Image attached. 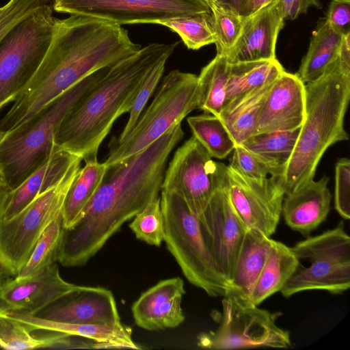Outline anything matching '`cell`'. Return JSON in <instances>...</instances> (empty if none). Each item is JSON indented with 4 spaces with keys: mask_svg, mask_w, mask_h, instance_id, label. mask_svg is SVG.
Segmentation results:
<instances>
[{
    "mask_svg": "<svg viewBox=\"0 0 350 350\" xmlns=\"http://www.w3.org/2000/svg\"><path fill=\"white\" fill-rule=\"evenodd\" d=\"M183 136L178 124L141 152L107 167L81 219L64 228L62 265H85L123 224L159 196L169 156Z\"/></svg>",
    "mask_w": 350,
    "mask_h": 350,
    "instance_id": "1",
    "label": "cell"
},
{
    "mask_svg": "<svg viewBox=\"0 0 350 350\" xmlns=\"http://www.w3.org/2000/svg\"><path fill=\"white\" fill-rule=\"evenodd\" d=\"M141 48L120 25L83 15L55 18L52 39L40 65L0 119V137L87 76Z\"/></svg>",
    "mask_w": 350,
    "mask_h": 350,
    "instance_id": "2",
    "label": "cell"
},
{
    "mask_svg": "<svg viewBox=\"0 0 350 350\" xmlns=\"http://www.w3.org/2000/svg\"><path fill=\"white\" fill-rule=\"evenodd\" d=\"M177 42L151 43L106 66L92 88L64 117L54 135L55 146L85 161H95L114 122L131 108L152 68L169 58Z\"/></svg>",
    "mask_w": 350,
    "mask_h": 350,
    "instance_id": "3",
    "label": "cell"
},
{
    "mask_svg": "<svg viewBox=\"0 0 350 350\" xmlns=\"http://www.w3.org/2000/svg\"><path fill=\"white\" fill-rule=\"evenodd\" d=\"M305 118L294 150L278 175L271 177L284 194L314 179L325 151L349 139L344 120L350 99V68L337 57L322 76L305 83Z\"/></svg>",
    "mask_w": 350,
    "mask_h": 350,
    "instance_id": "4",
    "label": "cell"
},
{
    "mask_svg": "<svg viewBox=\"0 0 350 350\" xmlns=\"http://www.w3.org/2000/svg\"><path fill=\"white\" fill-rule=\"evenodd\" d=\"M104 68L87 76L30 118L0 137V175L11 191L49 159L57 148L54 135L60 122L92 88Z\"/></svg>",
    "mask_w": 350,
    "mask_h": 350,
    "instance_id": "5",
    "label": "cell"
},
{
    "mask_svg": "<svg viewBox=\"0 0 350 350\" xmlns=\"http://www.w3.org/2000/svg\"><path fill=\"white\" fill-rule=\"evenodd\" d=\"M164 241L187 280L213 297H224L232 286L213 260L198 219L176 193L161 190Z\"/></svg>",
    "mask_w": 350,
    "mask_h": 350,
    "instance_id": "6",
    "label": "cell"
},
{
    "mask_svg": "<svg viewBox=\"0 0 350 350\" xmlns=\"http://www.w3.org/2000/svg\"><path fill=\"white\" fill-rule=\"evenodd\" d=\"M198 103V76L177 70L170 72L128 135L120 142L111 139L104 163L109 167L141 152L180 124Z\"/></svg>",
    "mask_w": 350,
    "mask_h": 350,
    "instance_id": "7",
    "label": "cell"
},
{
    "mask_svg": "<svg viewBox=\"0 0 350 350\" xmlns=\"http://www.w3.org/2000/svg\"><path fill=\"white\" fill-rule=\"evenodd\" d=\"M291 249L300 263L282 289L289 297L312 290L342 294L350 287V237L340 221L330 230L314 237H308Z\"/></svg>",
    "mask_w": 350,
    "mask_h": 350,
    "instance_id": "8",
    "label": "cell"
},
{
    "mask_svg": "<svg viewBox=\"0 0 350 350\" xmlns=\"http://www.w3.org/2000/svg\"><path fill=\"white\" fill-rule=\"evenodd\" d=\"M55 18L52 3L18 23L0 41V111L29 83L50 45Z\"/></svg>",
    "mask_w": 350,
    "mask_h": 350,
    "instance_id": "9",
    "label": "cell"
},
{
    "mask_svg": "<svg viewBox=\"0 0 350 350\" xmlns=\"http://www.w3.org/2000/svg\"><path fill=\"white\" fill-rule=\"evenodd\" d=\"M221 300L219 325L215 331L201 333L198 347L208 349L258 347L288 348L290 333L275 323L278 314L260 308L232 293Z\"/></svg>",
    "mask_w": 350,
    "mask_h": 350,
    "instance_id": "10",
    "label": "cell"
},
{
    "mask_svg": "<svg viewBox=\"0 0 350 350\" xmlns=\"http://www.w3.org/2000/svg\"><path fill=\"white\" fill-rule=\"evenodd\" d=\"M81 163L57 185L39 194L14 216L0 224V262L15 277L27 262L40 237L62 213L66 193Z\"/></svg>",
    "mask_w": 350,
    "mask_h": 350,
    "instance_id": "11",
    "label": "cell"
},
{
    "mask_svg": "<svg viewBox=\"0 0 350 350\" xmlns=\"http://www.w3.org/2000/svg\"><path fill=\"white\" fill-rule=\"evenodd\" d=\"M53 10L120 25L157 23L211 12L206 0H52Z\"/></svg>",
    "mask_w": 350,
    "mask_h": 350,
    "instance_id": "12",
    "label": "cell"
},
{
    "mask_svg": "<svg viewBox=\"0 0 350 350\" xmlns=\"http://www.w3.org/2000/svg\"><path fill=\"white\" fill-rule=\"evenodd\" d=\"M191 136L174 152L165 169L161 190L178 194L199 215L224 180L226 165L216 162Z\"/></svg>",
    "mask_w": 350,
    "mask_h": 350,
    "instance_id": "13",
    "label": "cell"
},
{
    "mask_svg": "<svg viewBox=\"0 0 350 350\" xmlns=\"http://www.w3.org/2000/svg\"><path fill=\"white\" fill-rule=\"evenodd\" d=\"M197 217L213 260L231 284L238 256L249 228L231 201L226 176Z\"/></svg>",
    "mask_w": 350,
    "mask_h": 350,
    "instance_id": "14",
    "label": "cell"
},
{
    "mask_svg": "<svg viewBox=\"0 0 350 350\" xmlns=\"http://www.w3.org/2000/svg\"><path fill=\"white\" fill-rule=\"evenodd\" d=\"M225 173L231 201L243 221L270 237L279 223L284 195L275 180L250 178L230 164Z\"/></svg>",
    "mask_w": 350,
    "mask_h": 350,
    "instance_id": "15",
    "label": "cell"
},
{
    "mask_svg": "<svg viewBox=\"0 0 350 350\" xmlns=\"http://www.w3.org/2000/svg\"><path fill=\"white\" fill-rule=\"evenodd\" d=\"M33 316L63 323H120L114 296L103 287L79 286L57 298Z\"/></svg>",
    "mask_w": 350,
    "mask_h": 350,
    "instance_id": "16",
    "label": "cell"
},
{
    "mask_svg": "<svg viewBox=\"0 0 350 350\" xmlns=\"http://www.w3.org/2000/svg\"><path fill=\"white\" fill-rule=\"evenodd\" d=\"M77 286L60 276L56 262L31 276L10 278L0 287V312L33 315Z\"/></svg>",
    "mask_w": 350,
    "mask_h": 350,
    "instance_id": "17",
    "label": "cell"
},
{
    "mask_svg": "<svg viewBox=\"0 0 350 350\" xmlns=\"http://www.w3.org/2000/svg\"><path fill=\"white\" fill-rule=\"evenodd\" d=\"M305 114V83L296 74L284 70L275 80L263 103L255 134L299 129Z\"/></svg>",
    "mask_w": 350,
    "mask_h": 350,
    "instance_id": "18",
    "label": "cell"
},
{
    "mask_svg": "<svg viewBox=\"0 0 350 350\" xmlns=\"http://www.w3.org/2000/svg\"><path fill=\"white\" fill-rule=\"evenodd\" d=\"M185 294L180 277L161 280L139 297L131 312L136 325L149 331L175 328L185 321L181 307Z\"/></svg>",
    "mask_w": 350,
    "mask_h": 350,
    "instance_id": "19",
    "label": "cell"
},
{
    "mask_svg": "<svg viewBox=\"0 0 350 350\" xmlns=\"http://www.w3.org/2000/svg\"><path fill=\"white\" fill-rule=\"evenodd\" d=\"M284 21L277 0L252 16L243 18L241 33L226 55L230 64L275 58V45Z\"/></svg>",
    "mask_w": 350,
    "mask_h": 350,
    "instance_id": "20",
    "label": "cell"
},
{
    "mask_svg": "<svg viewBox=\"0 0 350 350\" xmlns=\"http://www.w3.org/2000/svg\"><path fill=\"white\" fill-rule=\"evenodd\" d=\"M329 180L326 176L319 180L312 179L284 195L282 215L288 227L308 237L326 219L332 200Z\"/></svg>",
    "mask_w": 350,
    "mask_h": 350,
    "instance_id": "21",
    "label": "cell"
},
{
    "mask_svg": "<svg viewBox=\"0 0 350 350\" xmlns=\"http://www.w3.org/2000/svg\"><path fill=\"white\" fill-rule=\"evenodd\" d=\"M6 313L25 323L31 332H59L82 337L96 342L95 349H141L133 340L130 327L122 323L112 325L70 324L54 322L27 314Z\"/></svg>",
    "mask_w": 350,
    "mask_h": 350,
    "instance_id": "22",
    "label": "cell"
},
{
    "mask_svg": "<svg viewBox=\"0 0 350 350\" xmlns=\"http://www.w3.org/2000/svg\"><path fill=\"white\" fill-rule=\"evenodd\" d=\"M81 160L57 148L40 168L10 191L3 220L14 216L39 194L59 183Z\"/></svg>",
    "mask_w": 350,
    "mask_h": 350,
    "instance_id": "23",
    "label": "cell"
},
{
    "mask_svg": "<svg viewBox=\"0 0 350 350\" xmlns=\"http://www.w3.org/2000/svg\"><path fill=\"white\" fill-rule=\"evenodd\" d=\"M272 241L258 230L248 229L231 280L232 290L228 293L250 301V295L268 258Z\"/></svg>",
    "mask_w": 350,
    "mask_h": 350,
    "instance_id": "24",
    "label": "cell"
},
{
    "mask_svg": "<svg viewBox=\"0 0 350 350\" xmlns=\"http://www.w3.org/2000/svg\"><path fill=\"white\" fill-rule=\"evenodd\" d=\"M275 80L239 96L222 109L218 118L235 146L255 134L260 112Z\"/></svg>",
    "mask_w": 350,
    "mask_h": 350,
    "instance_id": "25",
    "label": "cell"
},
{
    "mask_svg": "<svg viewBox=\"0 0 350 350\" xmlns=\"http://www.w3.org/2000/svg\"><path fill=\"white\" fill-rule=\"evenodd\" d=\"M21 321L6 312H0V348L10 350L40 348H85L92 349L91 340H76L79 336L63 332H52L42 337H35Z\"/></svg>",
    "mask_w": 350,
    "mask_h": 350,
    "instance_id": "26",
    "label": "cell"
},
{
    "mask_svg": "<svg viewBox=\"0 0 350 350\" xmlns=\"http://www.w3.org/2000/svg\"><path fill=\"white\" fill-rule=\"evenodd\" d=\"M343 35V32L333 27L325 18L319 21L296 73L304 83L319 79L337 59Z\"/></svg>",
    "mask_w": 350,
    "mask_h": 350,
    "instance_id": "27",
    "label": "cell"
},
{
    "mask_svg": "<svg viewBox=\"0 0 350 350\" xmlns=\"http://www.w3.org/2000/svg\"><path fill=\"white\" fill-rule=\"evenodd\" d=\"M298 264V259L291 247L273 239L268 258L250 295V301L258 306L273 294L281 291Z\"/></svg>",
    "mask_w": 350,
    "mask_h": 350,
    "instance_id": "28",
    "label": "cell"
},
{
    "mask_svg": "<svg viewBox=\"0 0 350 350\" xmlns=\"http://www.w3.org/2000/svg\"><path fill=\"white\" fill-rule=\"evenodd\" d=\"M106 170L104 162L98 160L85 161V165L80 167L64 200L62 213L64 228H71L81 219Z\"/></svg>",
    "mask_w": 350,
    "mask_h": 350,
    "instance_id": "29",
    "label": "cell"
},
{
    "mask_svg": "<svg viewBox=\"0 0 350 350\" xmlns=\"http://www.w3.org/2000/svg\"><path fill=\"white\" fill-rule=\"evenodd\" d=\"M230 66L226 56L217 54L202 68L198 76V109L219 117L225 104Z\"/></svg>",
    "mask_w": 350,
    "mask_h": 350,
    "instance_id": "30",
    "label": "cell"
},
{
    "mask_svg": "<svg viewBox=\"0 0 350 350\" xmlns=\"http://www.w3.org/2000/svg\"><path fill=\"white\" fill-rule=\"evenodd\" d=\"M283 71L276 58L231 64L224 107L239 96L273 81Z\"/></svg>",
    "mask_w": 350,
    "mask_h": 350,
    "instance_id": "31",
    "label": "cell"
},
{
    "mask_svg": "<svg viewBox=\"0 0 350 350\" xmlns=\"http://www.w3.org/2000/svg\"><path fill=\"white\" fill-rule=\"evenodd\" d=\"M187 122L193 137L211 157L223 159L232 152L235 144L221 120L212 114L190 116Z\"/></svg>",
    "mask_w": 350,
    "mask_h": 350,
    "instance_id": "32",
    "label": "cell"
},
{
    "mask_svg": "<svg viewBox=\"0 0 350 350\" xmlns=\"http://www.w3.org/2000/svg\"><path fill=\"white\" fill-rule=\"evenodd\" d=\"M63 232V219L60 214L43 232L27 262L15 277L33 275L58 261Z\"/></svg>",
    "mask_w": 350,
    "mask_h": 350,
    "instance_id": "33",
    "label": "cell"
},
{
    "mask_svg": "<svg viewBox=\"0 0 350 350\" xmlns=\"http://www.w3.org/2000/svg\"><path fill=\"white\" fill-rule=\"evenodd\" d=\"M299 130L300 128L292 131L255 134L241 145L260 157L282 166L294 150Z\"/></svg>",
    "mask_w": 350,
    "mask_h": 350,
    "instance_id": "34",
    "label": "cell"
},
{
    "mask_svg": "<svg viewBox=\"0 0 350 350\" xmlns=\"http://www.w3.org/2000/svg\"><path fill=\"white\" fill-rule=\"evenodd\" d=\"M159 24L178 33L189 49L197 50L217 40L211 12L170 18Z\"/></svg>",
    "mask_w": 350,
    "mask_h": 350,
    "instance_id": "35",
    "label": "cell"
},
{
    "mask_svg": "<svg viewBox=\"0 0 350 350\" xmlns=\"http://www.w3.org/2000/svg\"><path fill=\"white\" fill-rule=\"evenodd\" d=\"M129 227L137 239L159 247L165 237V221L160 196L154 198L137 213Z\"/></svg>",
    "mask_w": 350,
    "mask_h": 350,
    "instance_id": "36",
    "label": "cell"
},
{
    "mask_svg": "<svg viewBox=\"0 0 350 350\" xmlns=\"http://www.w3.org/2000/svg\"><path fill=\"white\" fill-rule=\"evenodd\" d=\"M210 9L216 34L217 54L226 56L241 33L243 18L226 5L215 3Z\"/></svg>",
    "mask_w": 350,
    "mask_h": 350,
    "instance_id": "37",
    "label": "cell"
},
{
    "mask_svg": "<svg viewBox=\"0 0 350 350\" xmlns=\"http://www.w3.org/2000/svg\"><path fill=\"white\" fill-rule=\"evenodd\" d=\"M230 165L244 176L256 180L271 177L275 178L280 165L271 161L249 151L242 145H236Z\"/></svg>",
    "mask_w": 350,
    "mask_h": 350,
    "instance_id": "38",
    "label": "cell"
},
{
    "mask_svg": "<svg viewBox=\"0 0 350 350\" xmlns=\"http://www.w3.org/2000/svg\"><path fill=\"white\" fill-rule=\"evenodd\" d=\"M167 59V58H165L159 62L147 75L135 96L131 108L129 111V119L122 133L117 138H113L115 141L120 142L122 140L137 122L146 103L161 79Z\"/></svg>",
    "mask_w": 350,
    "mask_h": 350,
    "instance_id": "39",
    "label": "cell"
},
{
    "mask_svg": "<svg viewBox=\"0 0 350 350\" xmlns=\"http://www.w3.org/2000/svg\"><path fill=\"white\" fill-rule=\"evenodd\" d=\"M52 0H9L0 7V41L21 21Z\"/></svg>",
    "mask_w": 350,
    "mask_h": 350,
    "instance_id": "40",
    "label": "cell"
},
{
    "mask_svg": "<svg viewBox=\"0 0 350 350\" xmlns=\"http://www.w3.org/2000/svg\"><path fill=\"white\" fill-rule=\"evenodd\" d=\"M335 209L346 220L350 218V160L341 158L335 165Z\"/></svg>",
    "mask_w": 350,
    "mask_h": 350,
    "instance_id": "41",
    "label": "cell"
},
{
    "mask_svg": "<svg viewBox=\"0 0 350 350\" xmlns=\"http://www.w3.org/2000/svg\"><path fill=\"white\" fill-rule=\"evenodd\" d=\"M325 19L344 33L350 31V0H332Z\"/></svg>",
    "mask_w": 350,
    "mask_h": 350,
    "instance_id": "42",
    "label": "cell"
},
{
    "mask_svg": "<svg viewBox=\"0 0 350 350\" xmlns=\"http://www.w3.org/2000/svg\"><path fill=\"white\" fill-rule=\"evenodd\" d=\"M279 12L283 20H294L305 14L310 7L322 8L319 0H277Z\"/></svg>",
    "mask_w": 350,
    "mask_h": 350,
    "instance_id": "43",
    "label": "cell"
},
{
    "mask_svg": "<svg viewBox=\"0 0 350 350\" xmlns=\"http://www.w3.org/2000/svg\"><path fill=\"white\" fill-rule=\"evenodd\" d=\"M274 1L275 0H246L239 15L243 18L249 17Z\"/></svg>",
    "mask_w": 350,
    "mask_h": 350,
    "instance_id": "44",
    "label": "cell"
},
{
    "mask_svg": "<svg viewBox=\"0 0 350 350\" xmlns=\"http://www.w3.org/2000/svg\"><path fill=\"white\" fill-rule=\"evenodd\" d=\"M10 191V187L0 175V224L4 219V214Z\"/></svg>",
    "mask_w": 350,
    "mask_h": 350,
    "instance_id": "45",
    "label": "cell"
},
{
    "mask_svg": "<svg viewBox=\"0 0 350 350\" xmlns=\"http://www.w3.org/2000/svg\"><path fill=\"white\" fill-rule=\"evenodd\" d=\"M246 0H224V4L239 14Z\"/></svg>",
    "mask_w": 350,
    "mask_h": 350,
    "instance_id": "46",
    "label": "cell"
},
{
    "mask_svg": "<svg viewBox=\"0 0 350 350\" xmlns=\"http://www.w3.org/2000/svg\"><path fill=\"white\" fill-rule=\"evenodd\" d=\"M10 278V275L0 262V287Z\"/></svg>",
    "mask_w": 350,
    "mask_h": 350,
    "instance_id": "47",
    "label": "cell"
},
{
    "mask_svg": "<svg viewBox=\"0 0 350 350\" xmlns=\"http://www.w3.org/2000/svg\"><path fill=\"white\" fill-rule=\"evenodd\" d=\"M209 7H211L213 4H219V5H225L224 0H206Z\"/></svg>",
    "mask_w": 350,
    "mask_h": 350,
    "instance_id": "48",
    "label": "cell"
}]
</instances>
